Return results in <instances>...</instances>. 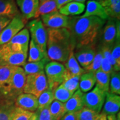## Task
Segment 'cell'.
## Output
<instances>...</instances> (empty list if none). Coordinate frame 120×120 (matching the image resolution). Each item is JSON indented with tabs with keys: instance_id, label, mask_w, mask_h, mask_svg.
Returning a JSON list of instances; mask_svg holds the SVG:
<instances>
[{
	"instance_id": "obj_1",
	"label": "cell",
	"mask_w": 120,
	"mask_h": 120,
	"mask_svg": "<svg viewBox=\"0 0 120 120\" xmlns=\"http://www.w3.org/2000/svg\"><path fill=\"white\" fill-rule=\"evenodd\" d=\"M106 21L94 16L70 17L68 29L75 43L76 50L83 47L95 46L100 31Z\"/></svg>"
},
{
	"instance_id": "obj_2",
	"label": "cell",
	"mask_w": 120,
	"mask_h": 120,
	"mask_svg": "<svg viewBox=\"0 0 120 120\" xmlns=\"http://www.w3.org/2000/svg\"><path fill=\"white\" fill-rule=\"evenodd\" d=\"M47 55L50 60L64 63L70 52L74 51L75 43L67 28H48Z\"/></svg>"
},
{
	"instance_id": "obj_3",
	"label": "cell",
	"mask_w": 120,
	"mask_h": 120,
	"mask_svg": "<svg viewBox=\"0 0 120 120\" xmlns=\"http://www.w3.org/2000/svg\"><path fill=\"white\" fill-rule=\"evenodd\" d=\"M27 75L23 69L17 67L8 85L0 92L7 98L15 101L16 98L23 92Z\"/></svg>"
},
{
	"instance_id": "obj_4",
	"label": "cell",
	"mask_w": 120,
	"mask_h": 120,
	"mask_svg": "<svg viewBox=\"0 0 120 120\" xmlns=\"http://www.w3.org/2000/svg\"><path fill=\"white\" fill-rule=\"evenodd\" d=\"M27 27L31 36V40L46 56L47 55V31L41 19H36L28 23Z\"/></svg>"
},
{
	"instance_id": "obj_5",
	"label": "cell",
	"mask_w": 120,
	"mask_h": 120,
	"mask_svg": "<svg viewBox=\"0 0 120 120\" xmlns=\"http://www.w3.org/2000/svg\"><path fill=\"white\" fill-rule=\"evenodd\" d=\"M27 58V53L15 51L7 43L0 47V66H23Z\"/></svg>"
},
{
	"instance_id": "obj_6",
	"label": "cell",
	"mask_w": 120,
	"mask_h": 120,
	"mask_svg": "<svg viewBox=\"0 0 120 120\" xmlns=\"http://www.w3.org/2000/svg\"><path fill=\"white\" fill-rule=\"evenodd\" d=\"M49 88L44 71L40 73L27 75L23 92L38 97L43 91Z\"/></svg>"
},
{
	"instance_id": "obj_7",
	"label": "cell",
	"mask_w": 120,
	"mask_h": 120,
	"mask_svg": "<svg viewBox=\"0 0 120 120\" xmlns=\"http://www.w3.org/2000/svg\"><path fill=\"white\" fill-rule=\"evenodd\" d=\"M44 70L49 88L54 92L55 89L62 83L65 67L61 63L51 61L45 66Z\"/></svg>"
},
{
	"instance_id": "obj_8",
	"label": "cell",
	"mask_w": 120,
	"mask_h": 120,
	"mask_svg": "<svg viewBox=\"0 0 120 120\" xmlns=\"http://www.w3.org/2000/svg\"><path fill=\"white\" fill-rule=\"evenodd\" d=\"M25 19L20 13L15 16L0 33V46L8 43L25 26Z\"/></svg>"
},
{
	"instance_id": "obj_9",
	"label": "cell",
	"mask_w": 120,
	"mask_h": 120,
	"mask_svg": "<svg viewBox=\"0 0 120 120\" xmlns=\"http://www.w3.org/2000/svg\"><path fill=\"white\" fill-rule=\"evenodd\" d=\"M106 93L96 85L90 92L83 94L84 107L100 113L104 105Z\"/></svg>"
},
{
	"instance_id": "obj_10",
	"label": "cell",
	"mask_w": 120,
	"mask_h": 120,
	"mask_svg": "<svg viewBox=\"0 0 120 120\" xmlns=\"http://www.w3.org/2000/svg\"><path fill=\"white\" fill-rule=\"evenodd\" d=\"M41 20L43 25L48 28H68L70 17L55 11L42 16Z\"/></svg>"
},
{
	"instance_id": "obj_11",
	"label": "cell",
	"mask_w": 120,
	"mask_h": 120,
	"mask_svg": "<svg viewBox=\"0 0 120 120\" xmlns=\"http://www.w3.org/2000/svg\"><path fill=\"white\" fill-rule=\"evenodd\" d=\"M117 21L116 19L109 18L103 29L100 45H113L116 38Z\"/></svg>"
},
{
	"instance_id": "obj_12",
	"label": "cell",
	"mask_w": 120,
	"mask_h": 120,
	"mask_svg": "<svg viewBox=\"0 0 120 120\" xmlns=\"http://www.w3.org/2000/svg\"><path fill=\"white\" fill-rule=\"evenodd\" d=\"M95 46H86L81 48L74 52V55L79 65L85 68L92 62L96 54Z\"/></svg>"
},
{
	"instance_id": "obj_13",
	"label": "cell",
	"mask_w": 120,
	"mask_h": 120,
	"mask_svg": "<svg viewBox=\"0 0 120 120\" xmlns=\"http://www.w3.org/2000/svg\"><path fill=\"white\" fill-rule=\"evenodd\" d=\"M15 105L17 107L24 110L34 112L38 109L37 97L29 94H21L15 100Z\"/></svg>"
},
{
	"instance_id": "obj_14",
	"label": "cell",
	"mask_w": 120,
	"mask_h": 120,
	"mask_svg": "<svg viewBox=\"0 0 120 120\" xmlns=\"http://www.w3.org/2000/svg\"><path fill=\"white\" fill-rule=\"evenodd\" d=\"M25 19L34 18L39 5V0H15Z\"/></svg>"
},
{
	"instance_id": "obj_15",
	"label": "cell",
	"mask_w": 120,
	"mask_h": 120,
	"mask_svg": "<svg viewBox=\"0 0 120 120\" xmlns=\"http://www.w3.org/2000/svg\"><path fill=\"white\" fill-rule=\"evenodd\" d=\"M105 102L103 106L102 113L106 116L116 115L120 111V97L117 94L107 92L106 94Z\"/></svg>"
},
{
	"instance_id": "obj_16",
	"label": "cell",
	"mask_w": 120,
	"mask_h": 120,
	"mask_svg": "<svg viewBox=\"0 0 120 120\" xmlns=\"http://www.w3.org/2000/svg\"><path fill=\"white\" fill-rule=\"evenodd\" d=\"M83 93L78 89L67 102L64 103L66 113L79 111L84 107Z\"/></svg>"
},
{
	"instance_id": "obj_17",
	"label": "cell",
	"mask_w": 120,
	"mask_h": 120,
	"mask_svg": "<svg viewBox=\"0 0 120 120\" xmlns=\"http://www.w3.org/2000/svg\"><path fill=\"white\" fill-rule=\"evenodd\" d=\"M90 16H94L101 19L103 20H107L109 16L106 14L104 7L101 4L94 0L88 1L87 4V7L85 13L81 17H86Z\"/></svg>"
},
{
	"instance_id": "obj_18",
	"label": "cell",
	"mask_w": 120,
	"mask_h": 120,
	"mask_svg": "<svg viewBox=\"0 0 120 120\" xmlns=\"http://www.w3.org/2000/svg\"><path fill=\"white\" fill-rule=\"evenodd\" d=\"M15 102L6 97L0 99V120H11L16 108Z\"/></svg>"
},
{
	"instance_id": "obj_19",
	"label": "cell",
	"mask_w": 120,
	"mask_h": 120,
	"mask_svg": "<svg viewBox=\"0 0 120 120\" xmlns=\"http://www.w3.org/2000/svg\"><path fill=\"white\" fill-rule=\"evenodd\" d=\"M65 70L74 76H79L85 72L84 69L81 67L74 55V51L70 52L67 61L65 62Z\"/></svg>"
},
{
	"instance_id": "obj_20",
	"label": "cell",
	"mask_w": 120,
	"mask_h": 120,
	"mask_svg": "<svg viewBox=\"0 0 120 120\" xmlns=\"http://www.w3.org/2000/svg\"><path fill=\"white\" fill-rule=\"evenodd\" d=\"M85 9L84 4L72 1L59 9V12L64 16H76L81 14Z\"/></svg>"
},
{
	"instance_id": "obj_21",
	"label": "cell",
	"mask_w": 120,
	"mask_h": 120,
	"mask_svg": "<svg viewBox=\"0 0 120 120\" xmlns=\"http://www.w3.org/2000/svg\"><path fill=\"white\" fill-rule=\"evenodd\" d=\"M96 83L94 73L92 72H86L79 78V90L83 93H85L92 89Z\"/></svg>"
},
{
	"instance_id": "obj_22",
	"label": "cell",
	"mask_w": 120,
	"mask_h": 120,
	"mask_svg": "<svg viewBox=\"0 0 120 120\" xmlns=\"http://www.w3.org/2000/svg\"><path fill=\"white\" fill-rule=\"evenodd\" d=\"M19 13L15 0H0V16L13 17Z\"/></svg>"
},
{
	"instance_id": "obj_23",
	"label": "cell",
	"mask_w": 120,
	"mask_h": 120,
	"mask_svg": "<svg viewBox=\"0 0 120 120\" xmlns=\"http://www.w3.org/2000/svg\"><path fill=\"white\" fill-rule=\"evenodd\" d=\"M50 60L48 57L44 58L37 62L26 63L23 66L24 71L26 75L35 74L44 71L45 66L49 62Z\"/></svg>"
},
{
	"instance_id": "obj_24",
	"label": "cell",
	"mask_w": 120,
	"mask_h": 120,
	"mask_svg": "<svg viewBox=\"0 0 120 120\" xmlns=\"http://www.w3.org/2000/svg\"><path fill=\"white\" fill-rule=\"evenodd\" d=\"M17 67L12 66H0V91L10 83Z\"/></svg>"
},
{
	"instance_id": "obj_25",
	"label": "cell",
	"mask_w": 120,
	"mask_h": 120,
	"mask_svg": "<svg viewBox=\"0 0 120 120\" xmlns=\"http://www.w3.org/2000/svg\"><path fill=\"white\" fill-rule=\"evenodd\" d=\"M30 41V32L27 28H23L16 34L8 43L16 44L22 47L27 52L28 50Z\"/></svg>"
},
{
	"instance_id": "obj_26",
	"label": "cell",
	"mask_w": 120,
	"mask_h": 120,
	"mask_svg": "<svg viewBox=\"0 0 120 120\" xmlns=\"http://www.w3.org/2000/svg\"><path fill=\"white\" fill-rule=\"evenodd\" d=\"M80 76H74L70 74L65 70L64 80L61 85L70 92L74 93L79 88V82Z\"/></svg>"
},
{
	"instance_id": "obj_27",
	"label": "cell",
	"mask_w": 120,
	"mask_h": 120,
	"mask_svg": "<svg viewBox=\"0 0 120 120\" xmlns=\"http://www.w3.org/2000/svg\"><path fill=\"white\" fill-rule=\"evenodd\" d=\"M58 11L55 0H48L41 4H39L34 18L38 19L40 16Z\"/></svg>"
},
{
	"instance_id": "obj_28",
	"label": "cell",
	"mask_w": 120,
	"mask_h": 120,
	"mask_svg": "<svg viewBox=\"0 0 120 120\" xmlns=\"http://www.w3.org/2000/svg\"><path fill=\"white\" fill-rule=\"evenodd\" d=\"M94 75L96 80V86L106 93L109 92L110 75L98 70L94 73Z\"/></svg>"
},
{
	"instance_id": "obj_29",
	"label": "cell",
	"mask_w": 120,
	"mask_h": 120,
	"mask_svg": "<svg viewBox=\"0 0 120 120\" xmlns=\"http://www.w3.org/2000/svg\"><path fill=\"white\" fill-rule=\"evenodd\" d=\"M49 111L54 120H60L66 114L64 103L54 100L49 106Z\"/></svg>"
},
{
	"instance_id": "obj_30",
	"label": "cell",
	"mask_w": 120,
	"mask_h": 120,
	"mask_svg": "<svg viewBox=\"0 0 120 120\" xmlns=\"http://www.w3.org/2000/svg\"><path fill=\"white\" fill-rule=\"evenodd\" d=\"M38 100V109L49 107V105L55 100L53 92L47 88L37 97Z\"/></svg>"
},
{
	"instance_id": "obj_31",
	"label": "cell",
	"mask_w": 120,
	"mask_h": 120,
	"mask_svg": "<svg viewBox=\"0 0 120 120\" xmlns=\"http://www.w3.org/2000/svg\"><path fill=\"white\" fill-rule=\"evenodd\" d=\"M46 57H48L45 56L35 45V43L33 42L32 40H31L29 45V53H28L27 59L28 62H37Z\"/></svg>"
},
{
	"instance_id": "obj_32",
	"label": "cell",
	"mask_w": 120,
	"mask_h": 120,
	"mask_svg": "<svg viewBox=\"0 0 120 120\" xmlns=\"http://www.w3.org/2000/svg\"><path fill=\"white\" fill-rule=\"evenodd\" d=\"M101 114L83 107L77 112V120H98Z\"/></svg>"
},
{
	"instance_id": "obj_33",
	"label": "cell",
	"mask_w": 120,
	"mask_h": 120,
	"mask_svg": "<svg viewBox=\"0 0 120 120\" xmlns=\"http://www.w3.org/2000/svg\"><path fill=\"white\" fill-rule=\"evenodd\" d=\"M103 57V56L101 49L98 46V49L97 50H96L95 56L94 57L92 62L88 66L84 68L85 72H92L95 73L97 71L100 70Z\"/></svg>"
},
{
	"instance_id": "obj_34",
	"label": "cell",
	"mask_w": 120,
	"mask_h": 120,
	"mask_svg": "<svg viewBox=\"0 0 120 120\" xmlns=\"http://www.w3.org/2000/svg\"><path fill=\"white\" fill-rule=\"evenodd\" d=\"M73 94L74 93L70 92L64 88L62 85H60L53 92L54 98L55 100L64 103L68 101Z\"/></svg>"
},
{
	"instance_id": "obj_35",
	"label": "cell",
	"mask_w": 120,
	"mask_h": 120,
	"mask_svg": "<svg viewBox=\"0 0 120 120\" xmlns=\"http://www.w3.org/2000/svg\"><path fill=\"white\" fill-rule=\"evenodd\" d=\"M110 93L120 94V71H113L110 74L109 79Z\"/></svg>"
},
{
	"instance_id": "obj_36",
	"label": "cell",
	"mask_w": 120,
	"mask_h": 120,
	"mask_svg": "<svg viewBox=\"0 0 120 120\" xmlns=\"http://www.w3.org/2000/svg\"><path fill=\"white\" fill-rule=\"evenodd\" d=\"M113 45H100L99 47L101 49L103 57L106 58V59L109 60V61L112 64L113 67V70L115 71H120V66L118 65L115 62V60L112 58L111 55L112 48Z\"/></svg>"
},
{
	"instance_id": "obj_37",
	"label": "cell",
	"mask_w": 120,
	"mask_h": 120,
	"mask_svg": "<svg viewBox=\"0 0 120 120\" xmlns=\"http://www.w3.org/2000/svg\"><path fill=\"white\" fill-rule=\"evenodd\" d=\"M34 113L16 107L11 120H29Z\"/></svg>"
},
{
	"instance_id": "obj_38",
	"label": "cell",
	"mask_w": 120,
	"mask_h": 120,
	"mask_svg": "<svg viewBox=\"0 0 120 120\" xmlns=\"http://www.w3.org/2000/svg\"><path fill=\"white\" fill-rule=\"evenodd\" d=\"M106 14L109 18L116 19L120 20V2L114 5L104 7Z\"/></svg>"
},
{
	"instance_id": "obj_39",
	"label": "cell",
	"mask_w": 120,
	"mask_h": 120,
	"mask_svg": "<svg viewBox=\"0 0 120 120\" xmlns=\"http://www.w3.org/2000/svg\"><path fill=\"white\" fill-rule=\"evenodd\" d=\"M111 55L116 64L120 66V38L116 39L114 42L112 48Z\"/></svg>"
},
{
	"instance_id": "obj_40",
	"label": "cell",
	"mask_w": 120,
	"mask_h": 120,
	"mask_svg": "<svg viewBox=\"0 0 120 120\" xmlns=\"http://www.w3.org/2000/svg\"><path fill=\"white\" fill-rule=\"evenodd\" d=\"M36 112L37 113L38 120H54L49 112V107L38 109Z\"/></svg>"
},
{
	"instance_id": "obj_41",
	"label": "cell",
	"mask_w": 120,
	"mask_h": 120,
	"mask_svg": "<svg viewBox=\"0 0 120 120\" xmlns=\"http://www.w3.org/2000/svg\"><path fill=\"white\" fill-rule=\"evenodd\" d=\"M100 70L103 72L109 75H110L113 71H115L113 70V67H112L111 63L109 62V60L105 57H103L102 60L101 67H100Z\"/></svg>"
},
{
	"instance_id": "obj_42",
	"label": "cell",
	"mask_w": 120,
	"mask_h": 120,
	"mask_svg": "<svg viewBox=\"0 0 120 120\" xmlns=\"http://www.w3.org/2000/svg\"><path fill=\"white\" fill-rule=\"evenodd\" d=\"M13 17L6 16H0V33L9 23Z\"/></svg>"
},
{
	"instance_id": "obj_43",
	"label": "cell",
	"mask_w": 120,
	"mask_h": 120,
	"mask_svg": "<svg viewBox=\"0 0 120 120\" xmlns=\"http://www.w3.org/2000/svg\"><path fill=\"white\" fill-rule=\"evenodd\" d=\"M77 112L66 113L60 120H77Z\"/></svg>"
},
{
	"instance_id": "obj_44",
	"label": "cell",
	"mask_w": 120,
	"mask_h": 120,
	"mask_svg": "<svg viewBox=\"0 0 120 120\" xmlns=\"http://www.w3.org/2000/svg\"><path fill=\"white\" fill-rule=\"evenodd\" d=\"M120 2V0H105L104 2H103L101 4L102 6L103 7L109 6L114 5Z\"/></svg>"
},
{
	"instance_id": "obj_45",
	"label": "cell",
	"mask_w": 120,
	"mask_h": 120,
	"mask_svg": "<svg viewBox=\"0 0 120 120\" xmlns=\"http://www.w3.org/2000/svg\"><path fill=\"white\" fill-rule=\"evenodd\" d=\"M55 1H56L58 10H59L61 7L64 6V5H66L68 3L72 2V0H55Z\"/></svg>"
},
{
	"instance_id": "obj_46",
	"label": "cell",
	"mask_w": 120,
	"mask_h": 120,
	"mask_svg": "<svg viewBox=\"0 0 120 120\" xmlns=\"http://www.w3.org/2000/svg\"><path fill=\"white\" fill-rule=\"evenodd\" d=\"M107 120H120V111L118 112L117 116L116 115H108L107 116Z\"/></svg>"
},
{
	"instance_id": "obj_47",
	"label": "cell",
	"mask_w": 120,
	"mask_h": 120,
	"mask_svg": "<svg viewBox=\"0 0 120 120\" xmlns=\"http://www.w3.org/2000/svg\"><path fill=\"white\" fill-rule=\"evenodd\" d=\"M29 120H38V117H37L36 112H34V114L32 115V116H31V117L30 118Z\"/></svg>"
},
{
	"instance_id": "obj_48",
	"label": "cell",
	"mask_w": 120,
	"mask_h": 120,
	"mask_svg": "<svg viewBox=\"0 0 120 120\" xmlns=\"http://www.w3.org/2000/svg\"><path fill=\"white\" fill-rule=\"evenodd\" d=\"M101 117H100V119L98 120H107V116H106V115H105V114H103L102 113H101Z\"/></svg>"
},
{
	"instance_id": "obj_49",
	"label": "cell",
	"mask_w": 120,
	"mask_h": 120,
	"mask_svg": "<svg viewBox=\"0 0 120 120\" xmlns=\"http://www.w3.org/2000/svg\"><path fill=\"white\" fill-rule=\"evenodd\" d=\"M72 1H74L75 2H77L79 3H82V4H84L85 2H86V0H72Z\"/></svg>"
},
{
	"instance_id": "obj_50",
	"label": "cell",
	"mask_w": 120,
	"mask_h": 120,
	"mask_svg": "<svg viewBox=\"0 0 120 120\" xmlns=\"http://www.w3.org/2000/svg\"><path fill=\"white\" fill-rule=\"evenodd\" d=\"M94 1H96V2H98L100 4H101L103 2H104L105 0H94Z\"/></svg>"
},
{
	"instance_id": "obj_51",
	"label": "cell",
	"mask_w": 120,
	"mask_h": 120,
	"mask_svg": "<svg viewBox=\"0 0 120 120\" xmlns=\"http://www.w3.org/2000/svg\"><path fill=\"white\" fill-rule=\"evenodd\" d=\"M47 1H48V0H39V4H42V3L46 2Z\"/></svg>"
}]
</instances>
